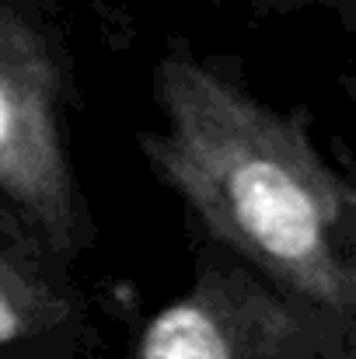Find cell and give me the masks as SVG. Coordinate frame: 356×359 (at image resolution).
I'll return each instance as SVG.
<instances>
[{
  "label": "cell",
  "instance_id": "3",
  "mask_svg": "<svg viewBox=\"0 0 356 359\" xmlns=\"http://www.w3.org/2000/svg\"><path fill=\"white\" fill-rule=\"evenodd\" d=\"M304 339L308 325L286 297L213 269L147 321L136 359H297Z\"/></svg>",
  "mask_w": 356,
  "mask_h": 359
},
{
  "label": "cell",
  "instance_id": "5",
  "mask_svg": "<svg viewBox=\"0 0 356 359\" xmlns=\"http://www.w3.org/2000/svg\"><path fill=\"white\" fill-rule=\"evenodd\" d=\"M308 4H339V7H346V4H356V0H308Z\"/></svg>",
  "mask_w": 356,
  "mask_h": 359
},
{
  "label": "cell",
  "instance_id": "4",
  "mask_svg": "<svg viewBox=\"0 0 356 359\" xmlns=\"http://www.w3.org/2000/svg\"><path fill=\"white\" fill-rule=\"evenodd\" d=\"M67 318V304L0 251V346L28 342Z\"/></svg>",
  "mask_w": 356,
  "mask_h": 359
},
{
  "label": "cell",
  "instance_id": "2",
  "mask_svg": "<svg viewBox=\"0 0 356 359\" xmlns=\"http://www.w3.org/2000/svg\"><path fill=\"white\" fill-rule=\"evenodd\" d=\"M0 196L53 251L81 244L60 67L42 32L7 4H0Z\"/></svg>",
  "mask_w": 356,
  "mask_h": 359
},
{
  "label": "cell",
  "instance_id": "1",
  "mask_svg": "<svg viewBox=\"0 0 356 359\" xmlns=\"http://www.w3.org/2000/svg\"><path fill=\"white\" fill-rule=\"evenodd\" d=\"M161 129L140 147L192 217L283 297L356 321V185L308 126L189 53L154 70Z\"/></svg>",
  "mask_w": 356,
  "mask_h": 359
},
{
  "label": "cell",
  "instance_id": "6",
  "mask_svg": "<svg viewBox=\"0 0 356 359\" xmlns=\"http://www.w3.org/2000/svg\"><path fill=\"white\" fill-rule=\"evenodd\" d=\"M336 359H356V349H350V353H343V356H336Z\"/></svg>",
  "mask_w": 356,
  "mask_h": 359
}]
</instances>
